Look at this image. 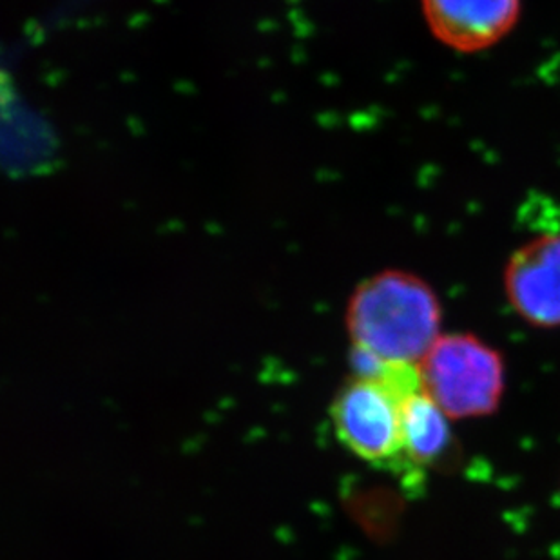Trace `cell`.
<instances>
[{
	"instance_id": "8992f818",
	"label": "cell",
	"mask_w": 560,
	"mask_h": 560,
	"mask_svg": "<svg viewBox=\"0 0 560 560\" xmlns=\"http://www.w3.org/2000/svg\"><path fill=\"white\" fill-rule=\"evenodd\" d=\"M448 416L423 390L412 392L402 401V444L407 477L419 476L448 452Z\"/></svg>"
},
{
	"instance_id": "277c9868",
	"label": "cell",
	"mask_w": 560,
	"mask_h": 560,
	"mask_svg": "<svg viewBox=\"0 0 560 560\" xmlns=\"http://www.w3.org/2000/svg\"><path fill=\"white\" fill-rule=\"evenodd\" d=\"M508 302L535 327H560V234H548L512 254L504 272Z\"/></svg>"
},
{
	"instance_id": "6da1fadb",
	"label": "cell",
	"mask_w": 560,
	"mask_h": 560,
	"mask_svg": "<svg viewBox=\"0 0 560 560\" xmlns=\"http://www.w3.org/2000/svg\"><path fill=\"white\" fill-rule=\"evenodd\" d=\"M350 338L385 363L416 365L441 338V305L419 276L386 270L363 281L350 298Z\"/></svg>"
},
{
	"instance_id": "3957f363",
	"label": "cell",
	"mask_w": 560,
	"mask_h": 560,
	"mask_svg": "<svg viewBox=\"0 0 560 560\" xmlns=\"http://www.w3.org/2000/svg\"><path fill=\"white\" fill-rule=\"evenodd\" d=\"M423 390L450 419L495 412L504 394V363L498 350L471 334L441 336L419 363Z\"/></svg>"
},
{
	"instance_id": "7a4b0ae2",
	"label": "cell",
	"mask_w": 560,
	"mask_h": 560,
	"mask_svg": "<svg viewBox=\"0 0 560 560\" xmlns=\"http://www.w3.org/2000/svg\"><path fill=\"white\" fill-rule=\"evenodd\" d=\"M419 388L418 366L397 363H388L377 380L350 381L332 407L339 441L366 463L407 474L402 401Z\"/></svg>"
},
{
	"instance_id": "5b68a950",
	"label": "cell",
	"mask_w": 560,
	"mask_h": 560,
	"mask_svg": "<svg viewBox=\"0 0 560 560\" xmlns=\"http://www.w3.org/2000/svg\"><path fill=\"white\" fill-rule=\"evenodd\" d=\"M421 5L432 35L459 54L492 48L521 16V0H421Z\"/></svg>"
}]
</instances>
